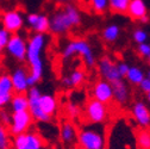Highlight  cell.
<instances>
[{
	"instance_id": "1",
	"label": "cell",
	"mask_w": 150,
	"mask_h": 149,
	"mask_svg": "<svg viewBox=\"0 0 150 149\" xmlns=\"http://www.w3.org/2000/svg\"><path fill=\"white\" fill-rule=\"evenodd\" d=\"M48 44V36L45 33H33L26 47V61L29 65V77L28 82L30 87L38 84L44 73V62H43V51Z\"/></svg>"
},
{
	"instance_id": "2",
	"label": "cell",
	"mask_w": 150,
	"mask_h": 149,
	"mask_svg": "<svg viewBox=\"0 0 150 149\" xmlns=\"http://www.w3.org/2000/svg\"><path fill=\"white\" fill-rule=\"evenodd\" d=\"M81 23L82 14L79 7L74 4H67L49 17V31L54 35L63 36Z\"/></svg>"
},
{
	"instance_id": "3",
	"label": "cell",
	"mask_w": 150,
	"mask_h": 149,
	"mask_svg": "<svg viewBox=\"0 0 150 149\" xmlns=\"http://www.w3.org/2000/svg\"><path fill=\"white\" fill-rule=\"evenodd\" d=\"M74 56H80L83 59V63L88 68H93L97 65L96 53L91 44L83 38H75L66 44L62 50V57L69 60Z\"/></svg>"
},
{
	"instance_id": "4",
	"label": "cell",
	"mask_w": 150,
	"mask_h": 149,
	"mask_svg": "<svg viewBox=\"0 0 150 149\" xmlns=\"http://www.w3.org/2000/svg\"><path fill=\"white\" fill-rule=\"evenodd\" d=\"M85 119L91 124H103L108 118V107L96 99H89L83 109Z\"/></svg>"
},
{
	"instance_id": "5",
	"label": "cell",
	"mask_w": 150,
	"mask_h": 149,
	"mask_svg": "<svg viewBox=\"0 0 150 149\" xmlns=\"http://www.w3.org/2000/svg\"><path fill=\"white\" fill-rule=\"evenodd\" d=\"M76 141L82 149H100L105 145L104 133L98 129H82Z\"/></svg>"
},
{
	"instance_id": "6",
	"label": "cell",
	"mask_w": 150,
	"mask_h": 149,
	"mask_svg": "<svg viewBox=\"0 0 150 149\" xmlns=\"http://www.w3.org/2000/svg\"><path fill=\"white\" fill-rule=\"evenodd\" d=\"M41 91L37 88L36 86L30 87L29 91L26 92L28 96V101H29V109L28 111L30 115L32 116V119L36 122H41V123H48L51 121V117L45 115L42 109L40 107V97H41Z\"/></svg>"
},
{
	"instance_id": "7",
	"label": "cell",
	"mask_w": 150,
	"mask_h": 149,
	"mask_svg": "<svg viewBox=\"0 0 150 149\" xmlns=\"http://www.w3.org/2000/svg\"><path fill=\"white\" fill-rule=\"evenodd\" d=\"M32 116L29 111H21V112H12L10 119L8 133L13 136L28 133L30 126L32 125Z\"/></svg>"
},
{
	"instance_id": "8",
	"label": "cell",
	"mask_w": 150,
	"mask_h": 149,
	"mask_svg": "<svg viewBox=\"0 0 150 149\" xmlns=\"http://www.w3.org/2000/svg\"><path fill=\"white\" fill-rule=\"evenodd\" d=\"M45 145L44 138L37 133L28 131L17 135L13 138L14 149H43Z\"/></svg>"
},
{
	"instance_id": "9",
	"label": "cell",
	"mask_w": 150,
	"mask_h": 149,
	"mask_svg": "<svg viewBox=\"0 0 150 149\" xmlns=\"http://www.w3.org/2000/svg\"><path fill=\"white\" fill-rule=\"evenodd\" d=\"M26 47L28 42L24 37L19 33H13L10 37L5 50L11 57L19 62H23L26 59Z\"/></svg>"
},
{
	"instance_id": "10",
	"label": "cell",
	"mask_w": 150,
	"mask_h": 149,
	"mask_svg": "<svg viewBox=\"0 0 150 149\" xmlns=\"http://www.w3.org/2000/svg\"><path fill=\"white\" fill-rule=\"evenodd\" d=\"M25 21L21 11L18 10H10L3 13L1 16V26L10 32L11 35L18 33L24 26Z\"/></svg>"
},
{
	"instance_id": "11",
	"label": "cell",
	"mask_w": 150,
	"mask_h": 149,
	"mask_svg": "<svg viewBox=\"0 0 150 149\" xmlns=\"http://www.w3.org/2000/svg\"><path fill=\"white\" fill-rule=\"evenodd\" d=\"M97 69L99 75L101 77L103 80H106L108 82H112L115 80L122 79L119 73H118V67L117 62L113 61L110 56H103L97 61Z\"/></svg>"
},
{
	"instance_id": "12",
	"label": "cell",
	"mask_w": 150,
	"mask_h": 149,
	"mask_svg": "<svg viewBox=\"0 0 150 149\" xmlns=\"http://www.w3.org/2000/svg\"><path fill=\"white\" fill-rule=\"evenodd\" d=\"M131 115L141 129H148L150 126V109L144 101H135L131 106Z\"/></svg>"
},
{
	"instance_id": "13",
	"label": "cell",
	"mask_w": 150,
	"mask_h": 149,
	"mask_svg": "<svg viewBox=\"0 0 150 149\" xmlns=\"http://www.w3.org/2000/svg\"><path fill=\"white\" fill-rule=\"evenodd\" d=\"M92 98L103 104H110L113 101V94H112L111 82L106 80H98L92 88Z\"/></svg>"
},
{
	"instance_id": "14",
	"label": "cell",
	"mask_w": 150,
	"mask_h": 149,
	"mask_svg": "<svg viewBox=\"0 0 150 149\" xmlns=\"http://www.w3.org/2000/svg\"><path fill=\"white\" fill-rule=\"evenodd\" d=\"M28 77H29V72L24 67H18L16 68L12 74L10 75L13 92L16 93H26L30 88L29 82H28Z\"/></svg>"
},
{
	"instance_id": "15",
	"label": "cell",
	"mask_w": 150,
	"mask_h": 149,
	"mask_svg": "<svg viewBox=\"0 0 150 149\" xmlns=\"http://www.w3.org/2000/svg\"><path fill=\"white\" fill-rule=\"evenodd\" d=\"M26 24L35 33H47L49 31V17L43 13H29Z\"/></svg>"
},
{
	"instance_id": "16",
	"label": "cell",
	"mask_w": 150,
	"mask_h": 149,
	"mask_svg": "<svg viewBox=\"0 0 150 149\" xmlns=\"http://www.w3.org/2000/svg\"><path fill=\"white\" fill-rule=\"evenodd\" d=\"M112 87V94H113V100L119 105H125L130 100V89L125 80L118 79L111 82Z\"/></svg>"
},
{
	"instance_id": "17",
	"label": "cell",
	"mask_w": 150,
	"mask_h": 149,
	"mask_svg": "<svg viewBox=\"0 0 150 149\" xmlns=\"http://www.w3.org/2000/svg\"><path fill=\"white\" fill-rule=\"evenodd\" d=\"M14 94L11 78L8 74H1L0 75V109L7 106Z\"/></svg>"
},
{
	"instance_id": "18",
	"label": "cell",
	"mask_w": 150,
	"mask_h": 149,
	"mask_svg": "<svg viewBox=\"0 0 150 149\" xmlns=\"http://www.w3.org/2000/svg\"><path fill=\"white\" fill-rule=\"evenodd\" d=\"M126 14L134 21H141L142 18L149 16L148 14V7L144 0H131Z\"/></svg>"
},
{
	"instance_id": "19",
	"label": "cell",
	"mask_w": 150,
	"mask_h": 149,
	"mask_svg": "<svg viewBox=\"0 0 150 149\" xmlns=\"http://www.w3.org/2000/svg\"><path fill=\"white\" fill-rule=\"evenodd\" d=\"M40 107L45 115L51 117L57 112L59 101L55 96L50 94V93H44V94H41L40 97Z\"/></svg>"
},
{
	"instance_id": "20",
	"label": "cell",
	"mask_w": 150,
	"mask_h": 149,
	"mask_svg": "<svg viewBox=\"0 0 150 149\" xmlns=\"http://www.w3.org/2000/svg\"><path fill=\"white\" fill-rule=\"evenodd\" d=\"M60 140L67 144L70 145L78 140V131L76 128L71 122H63L60 126Z\"/></svg>"
},
{
	"instance_id": "21",
	"label": "cell",
	"mask_w": 150,
	"mask_h": 149,
	"mask_svg": "<svg viewBox=\"0 0 150 149\" xmlns=\"http://www.w3.org/2000/svg\"><path fill=\"white\" fill-rule=\"evenodd\" d=\"M10 106L12 112H21V111H28L29 109V101H28V96L26 93H14Z\"/></svg>"
},
{
	"instance_id": "22",
	"label": "cell",
	"mask_w": 150,
	"mask_h": 149,
	"mask_svg": "<svg viewBox=\"0 0 150 149\" xmlns=\"http://www.w3.org/2000/svg\"><path fill=\"white\" fill-rule=\"evenodd\" d=\"M144 78H145V72L138 66H130L125 75L126 82L135 86H138Z\"/></svg>"
},
{
	"instance_id": "23",
	"label": "cell",
	"mask_w": 150,
	"mask_h": 149,
	"mask_svg": "<svg viewBox=\"0 0 150 149\" xmlns=\"http://www.w3.org/2000/svg\"><path fill=\"white\" fill-rule=\"evenodd\" d=\"M122 33V29L118 24H108L103 30V38L107 43H115Z\"/></svg>"
},
{
	"instance_id": "24",
	"label": "cell",
	"mask_w": 150,
	"mask_h": 149,
	"mask_svg": "<svg viewBox=\"0 0 150 149\" xmlns=\"http://www.w3.org/2000/svg\"><path fill=\"white\" fill-rule=\"evenodd\" d=\"M136 143L138 149H150V130L149 129L137 130Z\"/></svg>"
},
{
	"instance_id": "25",
	"label": "cell",
	"mask_w": 150,
	"mask_h": 149,
	"mask_svg": "<svg viewBox=\"0 0 150 149\" xmlns=\"http://www.w3.org/2000/svg\"><path fill=\"white\" fill-rule=\"evenodd\" d=\"M131 0H108V9L117 14H126Z\"/></svg>"
},
{
	"instance_id": "26",
	"label": "cell",
	"mask_w": 150,
	"mask_h": 149,
	"mask_svg": "<svg viewBox=\"0 0 150 149\" xmlns=\"http://www.w3.org/2000/svg\"><path fill=\"white\" fill-rule=\"evenodd\" d=\"M68 78V82H69V87H79L85 82L86 75L85 72L81 69H75L73 70L69 75H67Z\"/></svg>"
},
{
	"instance_id": "27",
	"label": "cell",
	"mask_w": 150,
	"mask_h": 149,
	"mask_svg": "<svg viewBox=\"0 0 150 149\" xmlns=\"http://www.w3.org/2000/svg\"><path fill=\"white\" fill-rule=\"evenodd\" d=\"M88 3L97 14H104L108 10V0H88Z\"/></svg>"
},
{
	"instance_id": "28",
	"label": "cell",
	"mask_w": 150,
	"mask_h": 149,
	"mask_svg": "<svg viewBox=\"0 0 150 149\" xmlns=\"http://www.w3.org/2000/svg\"><path fill=\"white\" fill-rule=\"evenodd\" d=\"M132 40L137 43V44H142V43H145L148 42L149 40V33L146 30L142 29V28H137L134 30L132 32Z\"/></svg>"
},
{
	"instance_id": "29",
	"label": "cell",
	"mask_w": 150,
	"mask_h": 149,
	"mask_svg": "<svg viewBox=\"0 0 150 149\" xmlns=\"http://www.w3.org/2000/svg\"><path fill=\"white\" fill-rule=\"evenodd\" d=\"M10 147V135L5 125L0 124V149H8Z\"/></svg>"
},
{
	"instance_id": "30",
	"label": "cell",
	"mask_w": 150,
	"mask_h": 149,
	"mask_svg": "<svg viewBox=\"0 0 150 149\" xmlns=\"http://www.w3.org/2000/svg\"><path fill=\"white\" fill-rule=\"evenodd\" d=\"M66 114L69 118L71 119H75V118H78L81 114V109L79 107L78 104H75V103H68L66 105Z\"/></svg>"
},
{
	"instance_id": "31",
	"label": "cell",
	"mask_w": 150,
	"mask_h": 149,
	"mask_svg": "<svg viewBox=\"0 0 150 149\" xmlns=\"http://www.w3.org/2000/svg\"><path fill=\"white\" fill-rule=\"evenodd\" d=\"M10 37H11V33L7 32L3 26H0V53H3L6 49Z\"/></svg>"
},
{
	"instance_id": "32",
	"label": "cell",
	"mask_w": 150,
	"mask_h": 149,
	"mask_svg": "<svg viewBox=\"0 0 150 149\" xmlns=\"http://www.w3.org/2000/svg\"><path fill=\"white\" fill-rule=\"evenodd\" d=\"M137 54L143 59H148L150 56V43L145 42L142 44H137Z\"/></svg>"
},
{
	"instance_id": "33",
	"label": "cell",
	"mask_w": 150,
	"mask_h": 149,
	"mask_svg": "<svg viewBox=\"0 0 150 149\" xmlns=\"http://www.w3.org/2000/svg\"><path fill=\"white\" fill-rule=\"evenodd\" d=\"M117 67H118V73H119L120 78H122V79L125 78L126 73H127V70H129L130 65H127L126 62H118V63H117Z\"/></svg>"
},
{
	"instance_id": "34",
	"label": "cell",
	"mask_w": 150,
	"mask_h": 149,
	"mask_svg": "<svg viewBox=\"0 0 150 149\" xmlns=\"http://www.w3.org/2000/svg\"><path fill=\"white\" fill-rule=\"evenodd\" d=\"M10 119H11V115L5 110L0 111V124L3 125H8L10 124Z\"/></svg>"
},
{
	"instance_id": "35",
	"label": "cell",
	"mask_w": 150,
	"mask_h": 149,
	"mask_svg": "<svg viewBox=\"0 0 150 149\" xmlns=\"http://www.w3.org/2000/svg\"><path fill=\"white\" fill-rule=\"evenodd\" d=\"M138 87H139V89L143 92V93H149L150 92V79L149 78H144L143 80H142V82L138 85Z\"/></svg>"
},
{
	"instance_id": "36",
	"label": "cell",
	"mask_w": 150,
	"mask_h": 149,
	"mask_svg": "<svg viewBox=\"0 0 150 149\" xmlns=\"http://www.w3.org/2000/svg\"><path fill=\"white\" fill-rule=\"evenodd\" d=\"M59 4H63V5H67V4H71V3H75L76 0H56Z\"/></svg>"
},
{
	"instance_id": "37",
	"label": "cell",
	"mask_w": 150,
	"mask_h": 149,
	"mask_svg": "<svg viewBox=\"0 0 150 149\" xmlns=\"http://www.w3.org/2000/svg\"><path fill=\"white\" fill-rule=\"evenodd\" d=\"M149 21H150V17H149V16H146V17L142 18V19H141L139 22H141V23H143V24H146V23H148Z\"/></svg>"
},
{
	"instance_id": "38",
	"label": "cell",
	"mask_w": 150,
	"mask_h": 149,
	"mask_svg": "<svg viewBox=\"0 0 150 149\" xmlns=\"http://www.w3.org/2000/svg\"><path fill=\"white\" fill-rule=\"evenodd\" d=\"M145 96H146V100H148V103L150 104V92H149V93H146Z\"/></svg>"
},
{
	"instance_id": "39",
	"label": "cell",
	"mask_w": 150,
	"mask_h": 149,
	"mask_svg": "<svg viewBox=\"0 0 150 149\" xmlns=\"http://www.w3.org/2000/svg\"><path fill=\"white\" fill-rule=\"evenodd\" d=\"M145 77H146V78H149V79H150V69H149V70H148V72H146V73H145Z\"/></svg>"
},
{
	"instance_id": "40",
	"label": "cell",
	"mask_w": 150,
	"mask_h": 149,
	"mask_svg": "<svg viewBox=\"0 0 150 149\" xmlns=\"http://www.w3.org/2000/svg\"><path fill=\"white\" fill-rule=\"evenodd\" d=\"M148 66H149V69H150V56L148 57Z\"/></svg>"
},
{
	"instance_id": "41",
	"label": "cell",
	"mask_w": 150,
	"mask_h": 149,
	"mask_svg": "<svg viewBox=\"0 0 150 149\" xmlns=\"http://www.w3.org/2000/svg\"><path fill=\"white\" fill-rule=\"evenodd\" d=\"M75 149H82V148H80V147H79V148H75Z\"/></svg>"
},
{
	"instance_id": "42",
	"label": "cell",
	"mask_w": 150,
	"mask_h": 149,
	"mask_svg": "<svg viewBox=\"0 0 150 149\" xmlns=\"http://www.w3.org/2000/svg\"><path fill=\"white\" fill-rule=\"evenodd\" d=\"M100 149H105V148H100Z\"/></svg>"
},
{
	"instance_id": "43",
	"label": "cell",
	"mask_w": 150,
	"mask_h": 149,
	"mask_svg": "<svg viewBox=\"0 0 150 149\" xmlns=\"http://www.w3.org/2000/svg\"><path fill=\"white\" fill-rule=\"evenodd\" d=\"M43 149H44V148H43Z\"/></svg>"
}]
</instances>
